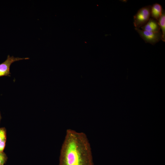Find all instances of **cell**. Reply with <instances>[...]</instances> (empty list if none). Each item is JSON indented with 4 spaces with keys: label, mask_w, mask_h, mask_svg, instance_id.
<instances>
[{
    "label": "cell",
    "mask_w": 165,
    "mask_h": 165,
    "mask_svg": "<svg viewBox=\"0 0 165 165\" xmlns=\"http://www.w3.org/2000/svg\"><path fill=\"white\" fill-rule=\"evenodd\" d=\"M59 165H93L90 145L84 133L67 130L61 151Z\"/></svg>",
    "instance_id": "obj_1"
},
{
    "label": "cell",
    "mask_w": 165,
    "mask_h": 165,
    "mask_svg": "<svg viewBox=\"0 0 165 165\" xmlns=\"http://www.w3.org/2000/svg\"><path fill=\"white\" fill-rule=\"evenodd\" d=\"M151 7L150 5L143 7L134 16V24L136 28H139L148 21L151 16Z\"/></svg>",
    "instance_id": "obj_2"
},
{
    "label": "cell",
    "mask_w": 165,
    "mask_h": 165,
    "mask_svg": "<svg viewBox=\"0 0 165 165\" xmlns=\"http://www.w3.org/2000/svg\"><path fill=\"white\" fill-rule=\"evenodd\" d=\"M135 30L146 43L154 45L162 40V33L160 31L158 32H152L136 28Z\"/></svg>",
    "instance_id": "obj_3"
},
{
    "label": "cell",
    "mask_w": 165,
    "mask_h": 165,
    "mask_svg": "<svg viewBox=\"0 0 165 165\" xmlns=\"http://www.w3.org/2000/svg\"><path fill=\"white\" fill-rule=\"evenodd\" d=\"M28 59H29L28 57H15L13 56L11 57L9 55H8L6 60L0 64V77L10 76V67L12 63L16 61Z\"/></svg>",
    "instance_id": "obj_4"
},
{
    "label": "cell",
    "mask_w": 165,
    "mask_h": 165,
    "mask_svg": "<svg viewBox=\"0 0 165 165\" xmlns=\"http://www.w3.org/2000/svg\"><path fill=\"white\" fill-rule=\"evenodd\" d=\"M141 28L142 30L152 32H159L160 29L158 21L152 18H150L147 22Z\"/></svg>",
    "instance_id": "obj_5"
},
{
    "label": "cell",
    "mask_w": 165,
    "mask_h": 165,
    "mask_svg": "<svg viewBox=\"0 0 165 165\" xmlns=\"http://www.w3.org/2000/svg\"><path fill=\"white\" fill-rule=\"evenodd\" d=\"M162 10L160 5L157 3L154 4L151 7V16L152 18L158 21L162 15Z\"/></svg>",
    "instance_id": "obj_6"
},
{
    "label": "cell",
    "mask_w": 165,
    "mask_h": 165,
    "mask_svg": "<svg viewBox=\"0 0 165 165\" xmlns=\"http://www.w3.org/2000/svg\"><path fill=\"white\" fill-rule=\"evenodd\" d=\"M160 29L162 31V40L165 41V12L163 9L162 15L158 21Z\"/></svg>",
    "instance_id": "obj_7"
},
{
    "label": "cell",
    "mask_w": 165,
    "mask_h": 165,
    "mask_svg": "<svg viewBox=\"0 0 165 165\" xmlns=\"http://www.w3.org/2000/svg\"><path fill=\"white\" fill-rule=\"evenodd\" d=\"M6 131L3 128H0V142L6 140Z\"/></svg>",
    "instance_id": "obj_8"
},
{
    "label": "cell",
    "mask_w": 165,
    "mask_h": 165,
    "mask_svg": "<svg viewBox=\"0 0 165 165\" xmlns=\"http://www.w3.org/2000/svg\"><path fill=\"white\" fill-rule=\"evenodd\" d=\"M6 160L5 155L3 152H0V164L3 165Z\"/></svg>",
    "instance_id": "obj_9"
},
{
    "label": "cell",
    "mask_w": 165,
    "mask_h": 165,
    "mask_svg": "<svg viewBox=\"0 0 165 165\" xmlns=\"http://www.w3.org/2000/svg\"><path fill=\"white\" fill-rule=\"evenodd\" d=\"M6 141V140L0 142V152H3L5 146Z\"/></svg>",
    "instance_id": "obj_10"
},
{
    "label": "cell",
    "mask_w": 165,
    "mask_h": 165,
    "mask_svg": "<svg viewBox=\"0 0 165 165\" xmlns=\"http://www.w3.org/2000/svg\"><path fill=\"white\" fill-rule=\"evenodd\" d=\"M1 116L0 113V120L1 119Z\"/></svg>",
    "instance_id": "obj_11"
},
{
    "label": "cell",
    "mask_w": 165,
    "mask_h": 165,
    "mask_svg": "<svg viewBox=\"0 0 165 165\" xmlns=\"http://www.w3.org/2000/svg\"><path fill=\"white\" fill-rule=\"evenodd\" d=\"M0 165H3L0 164Z\"/></svg>",
    "instance_id": "obj_12"
}]
</instances>
